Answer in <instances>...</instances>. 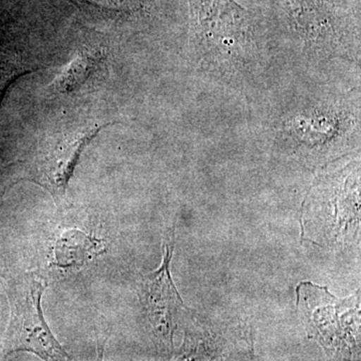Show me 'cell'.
<instances>
[{
    "label": "cell",
    "mask_w": 361,
    "mask_h": 361,
    "mask_svg": "<svg viewBox=\"0 0 361 361\" xmlns=\"http://www.w3.org/2000/svg\"><path fill=\"white\" fill-rule=\"evenodd\" d=\"M190 47L197 68L236 90L253 87L269 63V42L235 0H189Z\"/></svg>",
    "instance_id": "6da1fadb"
},
{
    "label": "cell",
    "mask_w": 361,
    "mask_h": 361,
    "mask_svg": "<svg viewBox=\"0 0 361 361\" xmlns=\"http://www.w3.org/2000/svg\"><path fill=\"white\" fill-rule=\"evenodd\" d=\"M360 99H305L281 111L275 122L282 144L301 154L326 153L360 129Z\"/></svg>",
    "instance_id": "7a4b0ae2"
},
{
    "label": "cell",
    "mask_w": 361,
    "mask_h": 361,
    "mask_svg": "<svg viewBox=\"0 0 361 361\" xmlns=\"http://www.w3.org/2000/svg\"><path fill=\"white\" fill-rule=\"evenodd\" d=\"M287 30L310 58L353 61L360 32L334 0H273Z\"/></svg>",
    "instance_id": "3957f363"
},
{
    "label": "cell",
    "mask_w": 361,
    "mask_h": 361,
    "mask_svg": "<svg viewBox=\"0 0 361 361\" xmlns=\"http://www.w3.org/2000/svg\"><path fill=\"white\" fill-rule=\"evenodd\" d=\"M47 286L39 273L21 275L9 289L11 320L6 334V355L35 353L44 360H70L71 356L54 336L42 314V296Z\"/></svg>",
    "instance_id": "277c9868"
},
{
    "label": "cell",
    "mask_w": 361,
    "mask_h": 361,
    "mask_svg": "<svg viewBox=\"0 0 361 361\" xmlns=\"http://www.w3.org/2000/svg\"><path fill=\"white\" fill-rule=\"evenodd\" d=\"M166 253L159 270L147 275L140 286V299L159 339L172 346L178 316L185 306L171 278L170 264L174 251V230L170 232Z\"/></svg>",
    "instance_id": "5b68a950"
},
{
    "label": "cell",
    "mask_w": 361,
    "mask_h": 361,
    "mask_svg": "<svg viewBox=\"0 0 361 361\" xmlns=\"http://www.w3.org/2000/svg\"><path fill=\"white\" fill-rule=\"evenodd\" d=\"M108 125L78 128L59 137L39 163L40 186L54 197L56 204L65 200L68 182L73 177L80 157L99 130Z\"/></svg>",
    "instance_id": "8992f818"
},
{
    "label": "cell",
    "mask_w": 361,
    "mask_h": 361,
    "mask_svg": "<svg viewBox=\"0 0 361 361\" xmlns=\"http://www.w3.org/2000/svg\"><path fill=\"white\" fill-rule=\"evenodd\" d=\"M101 54L85 49L66 66L65 70L52 82L51 90L56 94H68L84 84L90 73L99 66Z\"/></svg>",
    "instance_id": "52a82bcc"
},
{
    "label": "cell",
    "mask_w": 361,
    "mask_h": 361,
    "mask_svg": "<svg viewBox=\"0 0 361 361\" xmlns=\"http://www.w3.org/2000/svg\"><path fill=\"white\" fill-rule=\"evenodd\" d=\"M97 240L78 230L66 232L56 243V264L59 267L82 265L97 253Z\"/></svg>",
    "instance_id": "ba28073f"
},
{
    "label": "cell",
    "mask_w": 361,
    "mask_h": 361,
    "mask_svg": "<svg viewBox=\"0 0 361 361\" xmlns=\"http://www.w3.org/2000/svg\"><path fill=\"white\" fill-rule=\"evenodd\" d=\"M97 8L116 13H132L140 11L141 6L137 0H80Z\"/></svg>",
    "instance_id": "9c48e42d"
},
{
    "label": "cell",
    "mask_w": 361,
    "mask_h": 361,
    "mask_svg": "<svg viewBox=\"0 0 361 361\" xmlns=\"http://www.w3.org/2000/svg\"><path fill=\"white\" fill-rule=\"evenodd\" d=\"M11 80H13V78L9 77V75H1V73H0V102H1L7 87L9 84H11Z\"/></svg>",
    "instance_id": "30bf717a"
},
{
    "label": "cell",
    "mask_w": 361,
    "mask_h": 361,
    "mask_svg": "<svg viewBox=\"0 0 361 361\" xmlns=\"http://www.w3.org/2000/svg\"><path fill=\"white\" fill-rule=\"evenodd\" d=\"M4 192H2V193H1V194H0V197H1V196H2V195H4Z\"/></svg>",
    "instance_id": "8fae6325"
}]
</instances>
